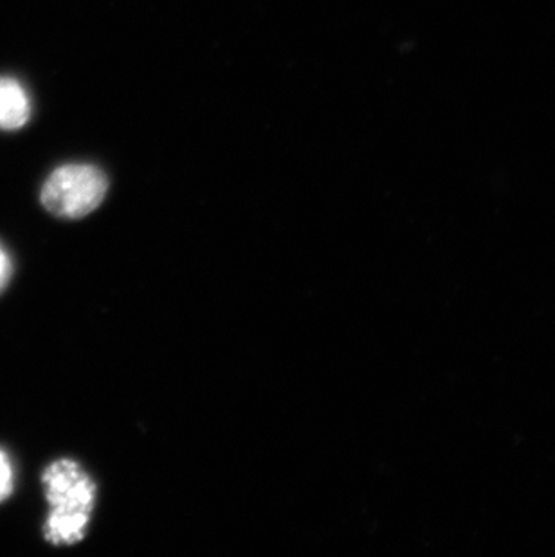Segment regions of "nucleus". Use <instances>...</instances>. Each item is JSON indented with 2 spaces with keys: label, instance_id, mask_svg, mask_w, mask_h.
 Here are the masks:
<instances>
[{
  "label": "nucleus",
  "instance_id": "obj_3",
  "mask_svg": "<svg viewBox=\"0 0 555 557\" xmlns=\"http://www.w3.org/2000/svg\"><path fill=\"white\" fill-rule=\"evenodd\" d=\"M32 117V103L26 89L16 79L0 78V128L16 131Z\"/></svg>",
  "mask_w": 555,
  "mask_h": 557
},
{
  "label": "nucleus",
  "instance_id": "obj_1",
  "mask_svg": "<svg viewBox=\"0 0 555 557\" xmlns=\"http://www.w3.org/2000/svg\"><path fill=\"white\" fill-rule=\"evenodd\" d=\"M44 487L51 512L46 537L53 545H73L84 540L95 507L96 485L73 460H58L44 473Z\"/></svg>",
  "mask_w": 555,
  "mask_h": 557
},
{
  "label": "nucleus",
  "instance_id": "obj_5",
  "mask_svg": "<svg viewBox=\"0 0 555 557\" xmlns=\"http://www.w3.org/2000/svg\"><path fill=\"white\" fill-rule=\"evenodd\" d=\"M11 265L10 260H8V255H5L4 249L0 248V289L4 287L5 282H8V276H10Z\"/></svg>",
  "mask_w": 555,
  "mask_h": 557
},
{
  "label": "nucleus",
  "instance_id": "obj_4",
  "mask_svg": "<svg viewBox=\"0 0 555 557\" xmlns=\"http://www.w3.org/2000/svg\"><path fill=\"white\" fill-rule=\"evenodd\" d=\"M13 490V469L4 453L0 451V502L10 496Z\"/></svg>",
  "mask_w": 555,
  "mask_h": 557
},
{
  "label": "nucleus",
  "instance_id": "obj_2",
  "mask_svg": "<svg viewBox=\"0 0 555 557\" xmlns=\"http://www.w3.org/2000/svg\"><path fill=\"white\" fill-rule=\"evenodd\" d=\"M109 181L92 164H65L49 175L42 188V205L60 219L89 215L106 199Z\"/></svg>",
  "mask_w": 555,
  "mask_h": 557
}]
</instances>
